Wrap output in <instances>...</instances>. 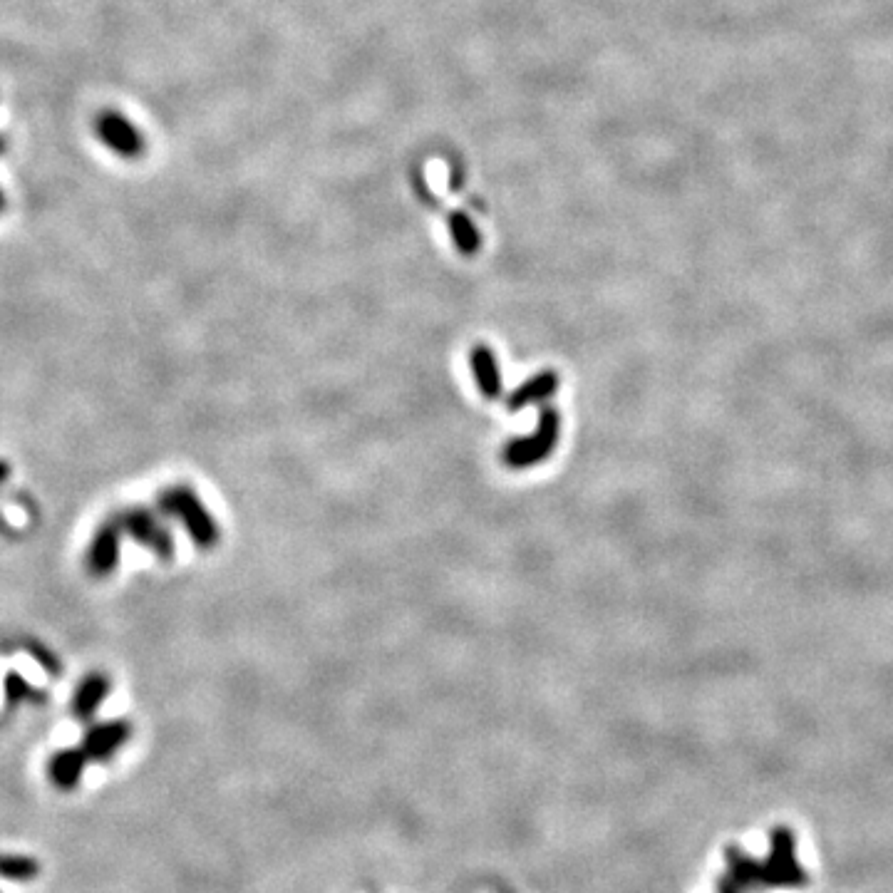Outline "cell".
Returning a JSON list of instances; mask_svg holds the SVG:
<instances>
[{
  "mask_svg": "<svg viewBox=\"0 0 893 893\" xmlns=\"http://www.w3.org/2000/svg\"><path fill=\"white\" fill-rule=\"evenodd\" d=\"M772 854V861L767 866H760L747 856H742V851H730L727 854L730 869L722 879L720 893H737L742 886H752L757 881H767V884L774 886H799L807 881L797 859L792 856V836H789L787 829L774 831Z\"/></svg>",
  "mask_w": 893,
  "mask_h": 893,
  "instance_id": "obj_1",
  "label": "cell"
},
{
  "mask_svg": "<svg viewBox=\"0 0 893 893\" xmlns=\"http://www.w3.org/2000/svg\"><path fill=\"white\" fill-rule=\"evenodd\" d=\"M157 507L184 526L196 549H214L221 539V526L214 514L201 502L199 494L187 484H174L157 494Z\"/></svg>",
  "mask_w": 893,
  "mask_h": 893,
  "instance_id": "obj_2",
  "label": "cell"
},
{
  "mask_svg": "<svg viewBox=\"0 0 893 893\" xmlns=\"http://www.w3.org/2000/svg\"><path fill=\"white\" fill-rule=\"evenodd\" d=\"M561 415L554 407H544L536 427L524 437H514L502 449V459L509 469H529L546 462L559 447Z\"/></svg>",
  "mask_w": 893,
  "mask_h": 893,
  "instance_id": "obj_3",
  "label": "cell"
},
{
  "mask_svg": "<svg viewBox=\"0 0 893 893\" xmlns=\"http://www.w3.org/2000/svg\"><path fill=\"white\" fill-rule=\"evenodd\" d=\"M117 519H120L125 536L152 551L159 561H172L174 539L162 516H157L147 507H129L122 514H117Z\"/></svg>",
  "mask_w": 893,
  "mask_h": 893,
  "instance_id": "obj_4",
  "label": "cell"
},
{
  "mask_svg": "<svg viewBox=\"0 0 893 893\" xmlns=\"http://www.w3.org/2000/svg\"><path fill=\"white\" fill-rule=\"evenodd\" d=\"M122 531L120 519L112 516V519L102 521L100 526L92 534L90 546H87V569L92 576L107 578L115 574V569L120 566V549H122Z\"/></svg>",
  "mask_w": 893,
  "mask_h": 893,
  "instance_id": "obj_5",
  "label": "cell"
},
{
  "mask_svg": "<svg viewBox=\"0 0 893 893\" xmlns=\"http://www.w3.org/2000/svg\"><path fill=\"white\" fill-rule=\"evenodd\" d=\"M95 134L107 149H112V152L120 154V157L125 159L139 157L144 149L142 132H139L125 115H120V112L115 110H105L97 115Z\"/></svg>",
  "mask_w": 893,
  "mask_h": 893,
  "instance_id": "obj_6",
  "label": "cell"
},
{
  "mask_svg": "<svg viewBox=\"0 0 893 893\" xmlns=\"http://www.w3.org/2000/svg\"><path fill=\"white\" fill-rule=\"evenodd\" d=\"M129 737H132V725L127 720H112V722H100V725L90 727L85 735V745L82 750L87 752L90 760L97 762H110L115 757L117 750L127 745Z\"/></svg>",
  "mask_w": 893,
  "mask_h": 893,
  "instance_id": "obj_7",
  "label": "cell"
},
{
  "mask_svg": "<svg viewBox=\"0 0 893 893\" xmlns=\"http://www.w3.org/2000/svg\"><path fill=\"white\" fill-rule=\"evenodd\" d=\"M469 368H472L474 383H477L479 392L487 400H499L504 395L502 368H499L497 355H494V350L489 345L479 343L469 350Z\"/></svg>",
  "mask_w": 893,
  "mask_h": 893,
  "instance_id": "obj_8",
  "label": "cell"
},
{
  "mask_svg": "<svg viewBox=\"0 0 893 893\" xmlns=\"http://www.w3.org/2000/svg\"><path fill=\"white\" fill-rule=\"evenodd\" d=\"M561 387V378L559 373L554 370H544V373H536L531 375L529 380H524L516 390L509 392L507 397V410L516 412V410H524L529 405H541L546 402L549 397H554Z\"/></svg>",
  "mask_w": 893,
  "mask_h": 893,
  "instance_id": "obj_9",
  "label": "cell"
},
{
  "mask_svg": "<svg viewBox=\"0 0 893 893\" xmlns=\"http://www.w3.org/2000/svg\"><path fill=\"white\" fill-rule=\"evenodd\" d=\"M87 752L85 750H60L50 757L48 762V774H50V782L55 784L58 789H75L80 784L82 772H85L87 765Z\"/></svg>",
  "mask_w": 893,
  "mask_h": 893,
  "instance_id": "obj_10",
  "label": "cell"
},
{
  "mask_svg": "<svg viewBox=\"0 0 893 893\" xmlns=\"http://www.w3.org/2000/svg\"><path fill=\"white\" fill-rule=\"evenodd\" d=\"M110 695V678L102 673H90L72 695V712L77 720H90L97 712V707Z\"/></svg>",
  "mask_w": 893,
  "mask_h": 893,
  "instance_id": "obj_11",
  "label": "cell"
},
{
  "mask_svg": "<svg viewBox=\"0 0 893 893\" xmlns=\"http://www.w3.org/2000/svg\"><path fill=\"white\" fill-rule=\"evenodd\" d=\"M447 226L449 234H452L454 246H457L464 256H474L479 249H482V231L477 229V224H474L467 214H462V211H449Z\"/></svg>",
  "mask_w": 893,
  "mask_h": 893,
  "instance_id": "obj_12",
  "label": "cell"
},
{
  "mask_svg": "<svg viewBox=\"0 0 893 893\" xmlns=\"http://www.w3.org/2000/svg\"><path fill=\"white\" fill-rule=\"evenodd\" d=\"M38 876H40V864L35 859H30V856L0 854V879L25 884V881L38 879Z\"/></svg>",
  "mask_w": 893,
  "mask_h": 893,
  "instance_id": "obj_13",
  "label": "cell"
},
{
  "mask_svg": "<svg viewBox=\"0 0 893 893\" xmlns=\"http://www.w3.org/2000/svg\"><path fill=\"white\" fill-rule=\"evenodd\" d=\"M5 700H8V705H15L18 700L35 702V705H38V702L48 700V695H45L43 690H35L33 685H30L25 678H20L18 673H10L8 678H5Z\"/></svg>",
  "mask_w": 893,
  "mask_h": 893,
  "instance_id": "obj_14",
  "label": "cell"
},
{
  "mask_svg": "<svg viewBox=\"0 0 893 893\" xmlns=\"http://www.w3.org/2000/svg\"><path fill=\"white\" fill-rule=\"evenodd\" d=\"M8 477H10V464L5 462V459H0V487L8 482Z\"/></svg>",
  "mask_w": 893,
  "mask_h": 893,
  "instance_id": "obj_15",
  "label": "cell"
},
{
  "mask_svg": "<svg viewBox=\"0 0 893 893\" xmlns=\"http://www.w3.org/2000/svg\"><path fill=\"white\" fill-rule=\"evenodd\" d=\"M3 206H5V196H3V192H0V211H3Z\"/></svg>",
  "mask_w": 893,
  "mask_h": 893,
  "instance_id": "obj_16",
  "label": "cell"
},
{
  "mask_svg": "<svg viewBox=\"0 0 893 893\" xmlns=\"http://www.w3.org/2000/svg\"><path fill=\"white\" fill-rule=\"evenodd\" d=\"M0 152H3V139H0Z\"/></svg>",
  "mask_w": 893,
  "mask_h": 893,
  "instance_id": "obj_17",
  "label": "cell"
}]
</instances>
